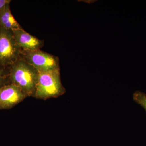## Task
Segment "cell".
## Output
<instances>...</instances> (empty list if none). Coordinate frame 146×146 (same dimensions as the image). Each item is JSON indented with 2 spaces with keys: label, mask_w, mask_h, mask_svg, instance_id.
Segmentation results:
<instances>
[{
  "label": "cell",
  "mask_w": 146,
  "mask_h": 146,
  "mask_svg": "<svg viewBox=\"0 0 146 146\" xmlns=\"http://www.w3.org/2000/svg\"><path fill=\"white\" fill-rule=\"evenodd\" d=\"M38 71L20 57L9 67L11 83L18 86L27 97H33Z\"/></svg>",
  "instance_id": "cell-1"
},
{
  "label": "cell",
  "mask_w": 146,
  "mask_h": 146,
  "mask_svg": "<svg viewBox=\"0 0 146 146\" xmlns=\"http://www.w3.org/2000/svg\"><path fill=\"white\" fill-rule=\"evenodd\" d=\"M38 71L36 87L33 97L46 100L65 94L61 83L60 68L48 71Z\"/></svg>",
  "instance_id": "cell-2"
},
{
  "label": "cell",
  "mask_w": 146,
  "mask_h": 146,
  "mask_svg": "<svg viewBox=\"0 0 146 146\" xmlns=\"http://www.w3.org/2000/svg\"><path fill=\"white\" fill-rule=\"evenodd\" d=\"M21 51L12 31L0 27V66L10 67L21 57Z\"/></svg>",
  "instance_id": "cell-3"
},
{
  "label": "cell",
  "mask_w": 146,
  "mask_h": 146,
  "mask_svg": "<svg viewBox=\"0 0 146 146\" xmlns=\"http://www.w3.org/2000/svg\"><path fill=\"white\" fill-rule=\"evenodd\" d=\"M21 57L39 71H48L59 68L58 58L40 50L21 51Z\"/></svg>",
  "instance_id": "cell-4"
},
{
  "label": "cell",
  "mask_w": 146,
  "mask_h": 146,
  "mask_svg": "<svg viewBox=\"0 0 146 146\" xmlns=\"http://www.w3.org/2000/svg\"><path fill=\"white\" fill-rule=\"evenodd\" d=\"M27 97L18 86L7 84L0 89V110L11 109Z\"/></svg>",
  "instance_id": "cell-5"
},
{
  "label": "cell",
  "mask_w": 146,
  "mask_h": 146,
  "mask_svg": "<svg viewBox=\"0 0 146 146\" xmlns=\"http://www.w3.org/2000/svg\"><path fill=\"white\" fill-rule=\"evenodd\" d=\"M12 31L16 43L22 51L37 50L44 46L42 40L33 36L23 28L13 30Z\"/></svg>",
  "instance_id": "cell-6"
},
{
  "label": "cell",
  "mask_w": 146,
  "mask_h": 146,
  "mask_svg": "<svg viewBox=\"0 0 146 146\" xmlns=\"http://www.w3.org/2000/svg\"><path fill=\"white\" fill-rule=\"evenodd\" d=\"M0 27L11 31L23 28L12 15L10 9V4L7 5L0 14Z\"/></svg>",
  "instance_id": "cell-7"
},
{
  "label": "cell",
  "mask_w": 146,
  "mask_h": 146,
  "mask_svg": "<svg viewBox=\"0 0 146 146\" xmlns=\"http://www.w3.org/2000/svg\"><path fill=\"white\" fill-rule=\"evenodd\" d=\"M9 67L0 66V89L4 86L11 83Z\"/></svg>",
  "instance_id": "cell-8"
},
{
  "label": "cell",
  "mask_w": 146,
  "mask_h": 146,
  "mask_svg": "<svg viewBox=\"0 0 146 146\" xmlns=\"http://www.w3.org/2000/svg\"><path fill=\"white\" fill-rule=\"evenodd\" d=\"M133 100L143 108L146 112V94L140 91H136L133 94Z\"/></svg>",
  "instance_id": "cell-9"
},
{
  "label": "cell",
  "mask_w": 146,
  "mask_h": 146,
  "mask_svg": "<svg viewBox=\"0 0 146 146\" xmlns=\"http://www.w3.org/2000/svg\"><path fill=\"white\" fill-rule=\"evenodd\" d=\"M11 1L10 0H0V14L5 9L6 6L10 4Z\"/></svg>",
  "instance_id": "cell-10"
}]
</instances>
